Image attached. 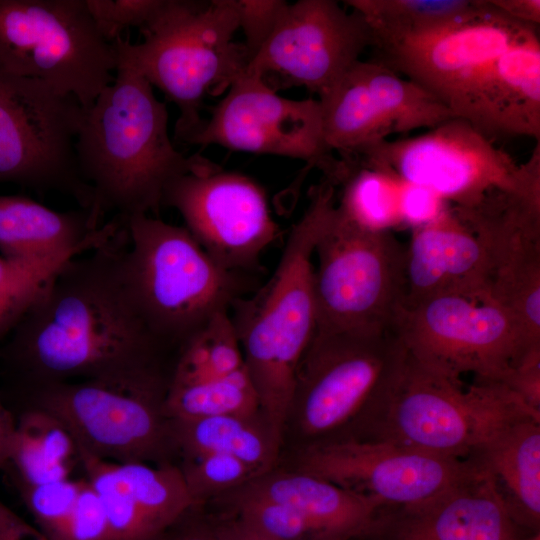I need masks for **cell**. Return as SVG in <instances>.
Instances as JSON below:
<instances>
[{
  "instance_id": "10",
  "label": "cell",
  "mask_w": 540,
  "mask_h": 540,
  "mask_svg": "<svg viewBox=\"0 0 540 540\" xmlns=\"http://www.w3.org/2000/svg\"><path fill=\"white\" fill-rule=\"evenodd\" d=\"M316 330L391 331L405 293V254L391 231L361 229L333 207L316 243Z\"/></svg>"
},
{
  "instance_id": "5",
  "label": "cell",
  "mask_w": 540,
  "mask_h": 540,
  "mask_svg": "<svg viewBox=\"0 0 540 540\" xmlns=\"http://www.w3.org/2000/svg\"><path fill=\"white\" fill-rule=\"evenodd\" d=\"M129 282L148 328L175 355L249 286L219 266L185 227L149 214L124 217Z\"/></svg>"
},
{
  "instance_id": "22",
  "label": "cell",
  "mask_w": 540,
  "mask_h": 540,
  "mask_svg": "<svg viewBox=\"0 0 540 540\" xmlns=\"http://www.w3.org/2000/svg\"><path fill=\"white\" fill-rule=\"evenodd\" d=\"M124 219L98 223L88 208L57 211L24 195L0 194V256L22 264L64 262L112 237Z\"/></svg>"
},
{
  "instance_id": "2",
  "label": "cell",
  "mask_w": 540,
  "mask_h": 540,
  "mask_svg": "<svg viewBox=\"0 0 540 540\" xmlns=\"http://www.w3.org/2000/svg\"><path fill=\"white\" fill-rule=\"evenodd\" d=\"M113 45L114 81L83 108L75 142L80 174L91 189L89 210L100 224L108 212L122 217L158 214L167 184L210 162L175 148L166 104L123 50Z\"/></svg>"
},
{
  "instance_id": "1",
  "label": "cell",
  "mask_w": 540,
  "mask_h": 540,
  "mask_svg": "<svg viewBox=\"0 0 540 540\" xmlns=\"http://www.w3.org/2000/svg\"><path fill=\"white\" fill-rule=\"evenodd\" d=\"M127 244L123 221L112 237L50 277L0 341L8 395L67 381L168 389L177 355L155 338L140 313L128 277Z\"/></svg>"
},
{
  "instance_id": "16",
  "label": "cell",
  "mask_w": 540,
  "mask_h": 540,
  "mask_svg": "<svg viewBox=\"0 0 540 540\" xmlns=\"http://www.w3.org/2000/svg\"><path fill=\"white\" fill-rule=\"evenodd\" d=\"M162 206L175 208L204 251L232 272L255 270L279 235L262 187L211 161L172 179Z\"/></svg>"
},
{
  "instance_id": "9",
  "label": "cell",
  "mask_w": 540,
  "mask_h": 540,
  "mask_svg": "<svg viewBox=\"0 0 540 540\" xmlns=\"http://www.w3.org/2000/svg\"><path fill=\"white\" fill-rule=\"evenodd\" d=\"M167 391L131 390L98 381L34 386L9 395L16 411L40 409L71 436L77 452L115 463L178 462Z\"/></svg>"
},
{
  "instance_id": "33",
  "label": "cell",
  "mask_w": 540,
  "mask_h": 540,
  "mask_svg": "<svg viewBox=\"0 0 540 540\" xmlns=\"http://www.w3.org/2000/svg\"><path fill=\"white\" fill-rule=\"evenodd\" d=\"M65 262L30 265L0 256V341Z\"/></svg>"
},
{
  "instance_id": "7",
  "label": "cell",
  "mask_w": 540,
  "mask_h": 540,
  "mask_svg": "<svg viewBox=\"0 0 540 540\" xmlns=\"http://www.w3.org/2000/svg\"><path fill=\"white\" fill-rule=\"evenodd\" d=\"M406 357L392 331L316 330L296 370L283 438L297 448L350 436L386 399Z\"/></svg>"
},
{
  "instance_id": "29",
  "label": "cell",
  "mask_w": 540,
  "mask_h": 540,
  "mask_svg": "<svg viewBox=\"0 0 540 540\" xmlns=\"http://www.w3.org/2000/svg\"><path fill=\"white\" fill-rule=\"evenodd\" d=\"M480 1L347 0L372 34V46L445 25L472 11Z\"/></svg>"
},
{
  "instance_id": "3",
  "label": "cell",
  "mask_w": 540,
  "mask_h": 540,
  "mask_svg": "<svg viewBox=\"0 0 540 540\" xmlns=\"http://www.w3.org/2000/svg\"><path fill=\"white\" fill-rule=\"evenodd\" d=\"M335 187L324 178L312 187L270 279L229 310L260 410L282 438L296 370L316 331L312 259L336 204Z\"/></svg>"
},
{
  "instance_id": "32",
  "label": "cell",
  "mask_w": 540,
  "mask_h": 540,
  "mask_svg": "<svg viewBox=\"0 0 540 540\" xmlns=\"http://www.w3.org/2000/svg\"><path fill=\"white\" fill-rule=\"evenodd\" d=\"M177 465L194 504L210 503L260 476L241 460L217 453L183 458Z\"/></svg>"
},
{
  "instance_id": "26",
  "label": "cell",
  "mask_w": 540,
  "mask_h": 540,
  "mask_svg": "<svg viewBox=\"0 0 540 540\" xmlns=\"http://www.w3.org/2000/svg\"><path fill=\"white\" fill-rule=\"evenodd\" d=\"M171 423L178 462L217 453L241 460L260 475L278 466L283 438L261 411L198 419L171 418Z\"/></svg>"
},
{
  "instance_id": "13",
  "label": "cell",
  "mask_w": 540,
  "mask_h": 540,
  "mask_svg": "<svg viewBox=\"0 0 540 540\" xmlns=\"http://www.w3.org/2000/svg\"><path fill=\"white\" fill-rule=\"evenodd\" d=\"M82 113L74 96L0 70V183L60 192L89 209L75 149Z\"/></svg>"
},
{
  "instance_id": "37",
  "label": "cell",
  "mask_w": 540,
  "mask_h": 540,
  "mask_svg": "<svg viewBox=\"0 0 540 540\" xmlns=\"http://www.w3.org/2000/svg\"><path fill=\"white\" fill-rule=\"evenodd\" d=\"M288 2L283 0H236L239 29L250 60L275 30Z\"/></svg>"
},
{
  "instance_id": "15",
  "label": "cell",
  "mask_w": 540,
  "mask_h": 540,
  "mask_svg": "<svg viewBox=\"0 0 540 540\" xmlns=\"http://www.w3.org/2000/svg\"><path fill=\"white\" fill-rule=\"evenodd\" d=\"M188 144L299 159L340 185L348 173L328 147L319 100L281 97L261 79L244 73L228 89Z\"/></svg>"
},
{
  "instance_id": "18",
  "label": "cell",
  "mask_w": 540,
  "mask_h": 540,
  "mask_svg": "<svg viewBox=\"0 0 540 540\" xmlns=\"http://www.w3.org/2000/svg\"><path fill=\"white\" fill-rule=\"evenodd\" d=\"M318 100L325 141L341 157L455 117L433 94L379 60L356 61Z\"/></svg>"
},
{
  "instance_id": "19",
  "label": "cell",
  "mask_w": 540,
  "mask_h": 540,
  "mask_svg": "<svg viewBox=\"0 0 540 540\" xmlns=\"http://www.w3.org/2000/svg\"><path fill=\"white\" fill-rule=\"evenodd\" d=\"M362 16L333 0L288 3L270 38L250 60L245 73L304 86L325 96L372 46Z\"/></svg>"
},
{
  "instance_id": "6",
  "label": "cell",
  "mask_w": 540,
  "mask_h": 540,
  "mask_svg": "<svg viewBox=\"0 0 540 540\" xmlns=\"http://www.w3.org/2000/svg\"><path fill=\"white\" fill-rule=\"evenodd\" d=\"M524 414L540 412L503 384L475 381L464 387L462 380L429 370L407 354L386 399L346 438L467 460L505 424Z\"/></svg>"
},
{
  "instance_id": "39",
  "label": "cell",
  "mask_w": 540,
  "mask_h": 540,
  "mask_svg": "<svg viewBox=\"0 0 540 540\" xmlns=\"http://www.w3.org/2000/svg\"><path fill=\"white\" fill-rule=\"evenodd\" d=\"M449 206L432 190L403 181L401 192L403 226L413 229L428 224L439 217Z\"/></svg>"
},
{
  "instance_id": "14",
  "label": "cell",
  "mask_w": 540,
  "mask_h": 540,
  "mask_svg": "<svg viewBox=\"0 0 540 540\" xmlns=\"http://www.w3.org/2000/svg\"><path fill=\"white\" fill-rule=\"evenodd\" d=\"M489 1L434 29L377 44L379 60L438 98L465 119L479 84L495 59L529 28Z\"/></svg>"
},
{
  "instance_id": "36",
  "label": "cell",
  "mask_w": 540,
  "mask_h": 540,
  "mask_svg": "<svg viewBox=\"0 0 540 540\" xmlns=\"http://www.w3.org/2000/svg\"><path fill=\"white\" fill-rule=\"evenodd\" d=\"M60 540H113L101 500L85 478Z\"/></svg>"
},
{
  "instance_id": "38",
  "label": "cell",
  "mask_w": 540,
  "mask_h": 540,
  "mask_svg": "<svg viewBox=\"0 0 540 540\" xmlns=\"http://www.w3.org/2000/svg\"><path fill=\"white\" fill-rule=\"evenodd\" d=\"M224 515L208 504H193L146 540H221Z\"/></svg>"
},
{
  "instance_id": "44",
  "label": "cell",
  "mask_w": 540,
  "mask_h": 540,
  "mask_svg": "<svg viewBox=\"0 0 540 540\" xmlns=\"http://www.w3.org/2000/svg\"><path fill=\"white\" fill-rule=\"evenodd\" d=\"M14 424V416L4 407L0 398V469L7 464L9 439Z\"/></svg>"
},
{
  "instance_id": "4",
  "label": "cell",
  "mask_w": 540,
  "mask_h": 540,
  "mask_svg": "<svg viewBox=\"0 0 540 540\" xmlns=\"http://www.w3.org/2000/svg\"><path fill=\"white\" fill-rule=\"evenodd\" d=\"M238 29L236 0H162L140 29L142 42L114 41L152 87L177 106L176 141L188 144L203 126L206 95L223 93L245 73L247 50L233 40Z\"/></svg>"
},
{
  "instance_id": "43",
  "label": "cell",
  "mask_w": 540,
  "mask_h": 540,
  "mask_svg": "<svg viewBox=\"0 0 540 540\" xmlns=\"http://www.w3.org/2000/svg\"><path fill=\"white\" fill-rule=\"evenodd\" d=\"M222 513L224 522L221 540H273L249 527L235 516Z\"/></svg>"
},
{
  "instance_id": "28",
  "label": "cell",
  "mask_w": 540,
  "mask_h": 540,
  "mask_svg": "<svg viewBox=\"0 0 540 540\" xmlns=\"http://www.w3.org/2000/svg\"><path fill=\"white\" fill-rule=\"evenodd\" d=\"M344 160V159H343ZM348 174L336 208L353 225L372 232L403 226L401 192L403 181L392 173L344 160Z\"/></svg>"
},
{
  "instance_id": "24",
  "label": "cell",
  "mask_w": 540,
  "mask_h": 540,
  "mask_svg": "<svg viewBox=\"0 0 540 540\" xmlns=\"http://www.w3.org/2000/svg\"><path fill=\"white\" fill-rule=\"evenodd\" d=\"M240 489L297 510L324 540L364 538L372 533L385 510L376 500L319 477L278 466Z\"/></svg>"
},
{
  "instance_id": "20",
  "label": "cell",
  "mask_w": 540,
  "mask_h": 540,
  "mask_svg": "<svg viewBox=\"0 0 540 540\" xmlns=\"http://www.w3.org/2000/svg\"><path fill=\"white\" fill-rule=\"evenodd\" d=\"M475 462L470 473L428 500L407 508L384 510L373 532L361 539L525 540L531 537L513 520L490 473Z\"/></svg>"
},
{
  "instance_id": "8",
  "label": "cell",
  "mask_w": 540,
  "mask_h": 540,
  "mask_svg": "<svg viewBox=\"0 0 540 540\" xmlns=\"http://www.w3.org/2000/svg\"><path fill=\"white\" fill-rule=\"evenodd\" d=\"M117 53L86 0H0V70L74 96L83 108L114 81Z\"/></svg>"
},
{
  "instance_id": "31",
  "label": "cell",
  "mask_w": 540,
  "mask_h": 540,
  "mask_svg": "<svg viewBox=\"0 0 540 540\" xmlns=\"http://www.w3.org/2000/svg\"><path fill=\"white\" fill-rule=\"evenodd\" d=\"M244 368L241 345L229 311H221L181 349L170 384L217 379Z\"/></svg>"
},
{
  "instance_id": "12",
  "label": "cell",
  "mask_w": 540,
  "mask_h": 540,
  "mask_svg": "<svg viewBox=\"0 0 540 540\" xmlns=\"http://www.w3.org/2000/svg\"><path fill=\"white\" fill-rule=\"evenodd\" d=\"M407 354L453 380L501 383L532 343L504 307L492 300L439 295L401 303L391 326Z\"/></svg>"
},
{
  "instance_id": "25",
  "label": "cell",
  "mask_w": 540,
  "mask_h": 540,
  "mask_svg": "<svg viewBox=\"0 0 540 540\" xmlns=\"http://www.w3.org/2000/svg\"><path fill=\"white\" fill-rule=\"evenodd\" d=\"M472 458L494 479L515 523L540 533V415L511 420Z\"/></svg>"
},
{
  "instance_id": "11",
  "label": "cell",
  "mask_w": 540,
  "mask_h": 540,
  "mask_svg": "<svg viewBox=\"0 0 540 540\" xmlns=\"http://www.w3.org/2000/svg\"><path fill=\"white\" fill-rule=\"evenodd\" d=\"M426 187L450 206L469 208L496 189L514 190L540 182V142L518 164L465 119L453 117L426 133L384 140L345 156Z\"/></svg>"
},
{
  "instance_id": "42",
  "label": "cell",
  "mask_w": 540,
  "mask_h": 540,
  "mask_svg": "<svg viewBox=\"0 0 540 540\" xmlns=\"http://www.w3.org/2000/svg\"><path fill=\"white\" fill-rule=\"evenodd\" d=\"M510 18L537 27L540 23L539 0H488Z\"/></svg>"
},
{
  "instance_id": "35",
  "label": "cell",
  "mask_w": 540,
  "mask_h": 540,
  "mask_svg": "<svg viewBox=\"0 0 540 540\" xmlns=\"http://www.w3.org/2000/svg\"><path fill=\"white\" fill-rule=\"evenodd\" d=\"M162 0H86L101 36L109 43L128 28H143L155 15Z\"/></svg>"
},
{
  "instance_id": "21",
  "label": "cell",
  "mask_w": 540,
  "mask_h": 540,
  "mask_svg": "<svg viewBox=\"0 0 540 540\" xmlns=\"http://www.w3.org/2000/svg\"><path fill=\"white\" fill-rule=\"evenodd\" d=\"M404 273L405 304L439 295L490 300L488 249L451 206L432 222L412 229Z\"/></svg>"
},
{
  "instance_id": "27",
  "label": "cell",
  "mask_w": 540,
  "mask_h": 540,
  "mask_svg": "<svg viewBox=\"0 0 540 540\" xmlns=\"http://www.w3.org/2000/svg\"><path fill=\"white\" fill-rule=\"evenodd\" d=\"M17 413L7 457L16 482L39 485L70 478L72 459L78 457L75 444L62 424L36 408Z\"/></svg>"
},
{
  "instance_id": "23",
  "label": "cell",
  "mask_w": 540,
  "mask_h": 540,
  "mask_svg": "<svg viewBox=\"0 0 540 540\" xmlns=\"http://www.w3.org/2000/svg\"><path fill=\"white\" fill-rule=\"evenodd\" d=\"M465 120L488 136L540 140V41L529 28L493 62Z\"/></svg>"
},
{
  "instance_id": "40",
  "label": "cell",
  "mask_w": 540,
  "mask_h": 540,
  "mask_svg": "<svg viewBox=\"0 0 540 540\" xmlns=\"http://www.w3.org/2000/svg\"><path fill=\"white\" fill-rule=\"evenodd\" d=\"M531 409L540 412V347L528 351L500 383Z\"/></svg>"
},
{
  "instance_id": "34",
  "label": "cell",
  "mask_w": 540,
  "mask_h": 540,
  "mask_svg": "<svg viewBox=\"0 0 540 540\" xmlns=\"http://www.w3.org/2000/svg\"><path fill=\"white\" fill-rule=\"evenodd\" d=\"M71 478L39 485L16 483L38 528L51 540H60L82 486Z\"/></svg>"
},
{
  "instance_id": "45",
  "label": "cell",
  "mask_w": 540,
  "mask_h": 540,
  "mask_svg": "<svg viewBox=\"0 0 540 540\" xmlns=\"http://www.w3.org/2000/svg\"><path fill=\"white\" fill-rule=\"evenodd\" d=\"M360 540H365V539H360ZM525 540H540V533L539 534H536L534 536H531Z\"/></svg>"
},
{
  "instance_id": "17",
  "label": "cell",
  "mask_w": 540,
  "mask_h": 540,
  "mask_svg": "<svg viewBox=\"0 0 540 540\" xmlns=\"http://www.w3.org/2000/svg\"><path fill=\"white\" fill-rule=\"evenodd\" d=\"M475 466L471 458L451 459L384 441L341 438L295 448L284 468L319 477L393 510L428 500Z\"/></svg>"
},
{
  "instance_id": "41",
  "label": "cell",
  "mask_w": 540,
  "mask_h": 540,
  "mask_svg": "<svg viewBox=\"0 0 540 540\" xmlns=\"http://www.w3.org/2000/svg\"><path fill=\"white\" fill-rule=\"evenodd\" d=\"M0 540H51L0 500Z\"/></svg>"
},
{
  "instance_id": "30",
  "label": "cell",
  "mask_w": 540,
  "mask_h": 540,
  "mask_svg": "<svg viewBox=\"0 0 540 540\" xmlns=\"http://www.w3.org/2000/svg\"><path fill=\"white\" fill-rule=\"evenodd\" d=\"M166 413L174 419H198L261 411L246 367L225 377L189 383H171Z\"/></svg>"
}]
</instances>
